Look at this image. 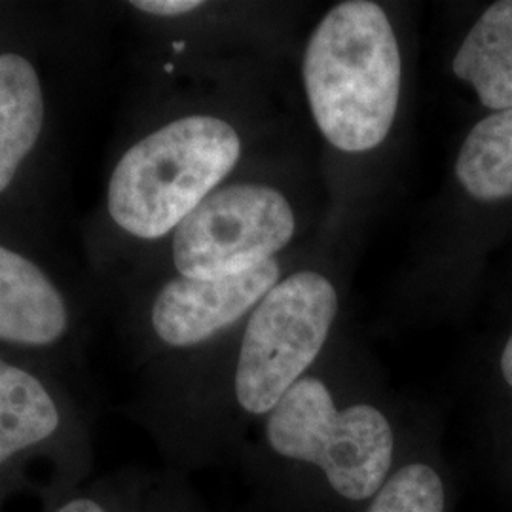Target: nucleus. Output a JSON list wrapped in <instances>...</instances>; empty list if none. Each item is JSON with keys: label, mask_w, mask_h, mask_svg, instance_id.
<instances>
[{"label": "nucleus", "mask_w": 512, "mask_h": 512, "mask_svg": "<svg viewBox=\"0 0 512 512\" xmlns=\"http://www.w3.org/2000/svg\"><path fill=\"white\" fill-rule=\"evenodd\" d=\"M311 112L330 145L365 152L382 145L401 92V54L384 10L366 0L334 6L304 55Z\"/></svg>", "instance_id": "obj_1"}, {"label": "nucleus", "mask_w": 512, "mask_h": 512, "mask_svg": "<svg viewBox=\"0 0 512 512\" xmlns=\"http://www.w3.org/2000/svg\"><path fill=\"white\" fill-rule=\"evenodd\" d=\"M266 444L285 467L317 478L349 509H361L397 467V437L368 403L340 406L321 378L304 376L266 416Z\"/></svg>", "instance_id": "obj_2"}, {"label": "nucleus", "mask_w": 512, "mask_h": 512, "mask_svg": "<svg viewBox=\"0 0 512 512\" xmlns=\"http://www.w3.org/2000/svg\"><path fill=\"white\" fill-rule=\"evenodd\" d=\"M241 143L230 124L188 116L129 148L109 183L112 220L137 238L175 230L238 164Z\"/></svg>", "instance_id": "obj_3"}, {"label": "nucleus", "mask_w": 512, "mask_h": 512, "mask_svg": "<svg viewBox=\"0 0 512 512\" xmlns=\"http://www.w3.org/2000/svg\"><path fill=\"white\" fill-rule=\"evenodd\" d=\"M338 311L327 277L298 272L266 294L243 332L236 399L251 416H268L319 357Z\"/></svg>", "instance_id": "obj_4"}, {"label": "nucleus", "mask_w": 512, "mask_h": 512, "mask_svg": "<svg viewBox=\"0 0 512 512\" xmlns=\"http://www.w3.org/2000/svg\"><path fill=\"white\" fill-rule=\"evenodd\" d=\"M293 234V209L283 194L234 184L211 192L177 226L173 260L181 277H232L272 260Z\"/></svg>", "instance_id": "obj_5"}, {"label": "nucleus", "mask_w": 512, "mask_h": 512, "mask_svg": "<svg viewBox=\"0 0 512 512\" xmlns=\"http://www.w3.org/2000/svg\"><path fill=\"white\" fill-rule=\"evenodd\" d=\"M277 281L274 258L232 277L173 279L152 306V327L167 346H198L258 306Z\"/></svg>", "instance_id": "obj_6"}, {"label": "nucleus", "mask_w": 512, "mask_h": 512, "mask_svg": "<svg viewBox=\"0 0 512 512\" xmlns=\"http://www.w3.org/2000/svg\"><path fill=\"white\" fill-rule=\"evenodd\" d=\"M67 329V308L31 260L0 245V340L48 346Z\"/></svg>", "instance_id": "obj_7"}, {"label": "nucleus", "mask_w": 512, "mask_h": 512, "mask_svg": "<svg viewBox=\"0 0 512 512\" xmlns=\"http://www.w3.org/2000/svg\"><path fill=\"white\" fill-rule=\"evenodd\" d=\"M452 67L486 109H512V0L495 2L478 18Z\"/></svg>", "instance_id": "obj_8"}, {"label": "nucleus", "mask_w": 512, "mask_h": 512, "mask_svg": "<svg viewBox=\"0 0 512 512\" xmlns=\"http://www.w3.org/2000/svg\"><path fill=\"white\" fill-rule=\"evenodd\" d=\"M44 97L35 67L18 54L0 55V192L37 145Z\"/></svg>", "instance_id": "obj_9"}, {"label": "nucleus", "mask_w": 512, "mask_h": 512, "mask_svg": "<svg viewBox=\"0 0 512 512\" xmlns=\"http://www.w3.org/2000/svg\"><path fill=\"white\" fill-rule=\"evenodd\" d=\"M59 425V412L46 387L18 366L0 361V465L48 439Z\"/></svg>", "instance_id": "obj_10"}, {"label": "nucleus", "mask_w": 512, "mask_h": 512, "mask_svg": "<svg viewBox=\"0 0 512 512\" xmlns=\"http://www.w3.org/2000/svg\"><path fill=\"white\" fill-rule=\"evenodd\" d=\"M456 175L480 202L512 196V109L480 120L459 150Z\"/></svg>", "instance_id": "obj_11"}, {"label": "nucleus", "mask_w": 512, "mask_h": 512, "mask_svg": "<svg viewBox=\"0 0 512 512\" xmlns=\"http://www.w3.org/2000/svg\"><path fill=\"white\" fill-rule=\"evenodd\" d=\"M361 512H448L446 480L427 459L397 463Z\"/></svg>", "instance_id": "obj_12"}, {"label": "nucleus", "mask_w": 512, "mask_h": 512, "mask_svg": "<svg viewBox=\"0 0 512 512\" xmlns=\"http://www.w3.org/2000/svg\"><path fill=\"white\" fill-rule=\"evenodd\" d=\"M131 6L141 12L152 14V16L175 18V16H183V14L202 8L203 2H198V0H135V2H131Z\"/></svg>", "instance_id": "obj_13"}, {"label": "nucleus", "mask_w": 512, "mask_h": 512, "mask_svg": "<svg viewBox=\"0 0 512 512\" xmlns=\"http://www.w3.org/2000/svg\"><path fill=\"white\" fill-rule=\"evenodd\" d=\"M55 512H107L101 505H97L92 499H74Z\"/></svg>", "instance_id": "obj_14"}, {"label": "nucleus", "mask_w": 512, "mask_h": 512, "mask_svg": "<svg viewBox=\"0 0 512 512\" xmlns=\"http://www.w3.org/2000/svg\"><path fill=\"white\" fill-rule=\"evenodd\" d=\"M501 374H503L505 382L512 387V334L501 353Z\"/></svg>", "instance_id": "obj_15"}]
</instances>
